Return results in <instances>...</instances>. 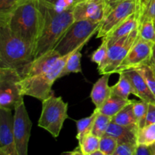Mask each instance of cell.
Returning <instances> with one entry per match:
<instances>
[{
  "label": "cell",
  "instance_id": "1",
  "mask_svg": "<svg viewBox=\"0 0 155 155\" xmlns=\"http://www.w3.org/2000/svg\"><path fill=\"white\" fill-rule=\"evenodd\" d=\"M0 24L7 26L35 51L42 24V11L36 0H21L9 13L0 16Z\"/></svg>",
  "mask_w": 155,
  "mask_h": 155
},
{
  "label": "cell",
  "instance_id": "2",
  "mask_svg": "<svg viewBox=\"0 0 155 155\" xmlns=\"http://www.w3.org/2000/svg\"><path fill=\"white\" fill-rule=\"evenodd\" d=\"M39 4L42 14V24L35 48L34 59L53 50L62 36L75 21L73 6L59 12L51 6L40 2Z\"/></svg>",
  "mask_w": 155,
  "mask_h": 155
},
{
  "label": "cell",
  "instance_id": "3",
  "mask_svg": "<svg viewBox=\"0 0 155 155\" xmlns=\"http://www.w3.org/2000/svg\"><path fill=\"white\" fill-rule=\"evenodd\" d=\"M33 59V47L0 24V68H14L21 73Z\"/></svg>",
  "mask_w": 155,
  "mask_h": 155
},
{
  "label": "cell",
  "instance_id": "4",
  "mask_svg": "<svg viewBox=\"0 0 155 155\" xmlns=\"http://www.w3.org/2000/svg\"><path fill=\"white\" fill-rule=\"evenodd\" d=\"M71 54L61 56L53 68L48 71H44L34 77L22 78L21 86L23 95L33 97L41 101L48 98L51 94L53 84L60 78L61 74Z\"/></svg>",
  "mask_w": 155,
  "mask_h": 155
},
{
  "label": "cell",
  "instance_id": "5",
  "mask_svg": "<svg viewBox=\"0 0 155 155\" xmlns=\"http://www.w3.org/2000/svg\"><path fill=\"white\" fill-rule=\"evenodd\" d=\"M101 23L91 21H74L68 29L53 50L61 56L71 54L82 45H86L89 39L98 33Z\"/></svg>",
  "mask_w": 155,
  "mask_h": 155
},
{
  "label": "cell",
  "instance_id": "6",
  "mask_svg": "<svg viewBox=\"0 0 155 155\" xmlns=\"http://www.w3.org/2000/svg\"><path fill=\"white\" fill-rule=\"evenodd\" d=\"M68 103L61 97H56L51 93L42 101V111L38 126L54 138L58 137L65 120L68 118Z\"/></svg>",
  "mask_w": 155,
  "mask_h": 155
},
{
  "label": "cell",
  "instance_id": "7",
  "mask_svg": "<svg viewBox=\"0 0 155 155\" xmlns=\"http://www.w3.org/2000/svg\"><path fill=\"white\" fill-rule=\"evenodd\" d=\"M107 12L97 33V38L107 36L119 24L142 8V0H105Z\"/></svg>",
  "mask_w": 155,
  "mask_h": 155
},
{
  "label": "cell",
  "instance_id": "8",
  "mask_svg": "<svg viewBox=\"0 0 155 155\" xmlns=\"http://www.w3.org/2000/svg\"><path fill=\"white\" fill-rule=\"evenodd\" d=\"M19 71L14 68H0V107L15 108L24 98Z\"/></svg>",
  "mask_w": 155,
  "mask_h": 155
},
{
  "label": "cell",
  "instance_id": "9",
  "mask_svg": "<svg viewBox=\"0 0 155 155\" xmlns=\"http://www.w3.org/2000/svg\"><path fill=\"white\" fill-rule=\"evenodd\" d=\"M139 37V28L133 30L127 36L120 38L114 43L108 45L107 57L102 64L98 66V71L101 75L112 74L120 66L126 56Z\"/></svg>",
  "mask_w": 155,
  "mask_h": 155
},
{
  "label": "cell",
  "instance_id": "10",
  "mask_svg": "<svg viewBox=\"0 0 155 155\" xmlns=\"http://www.w3.org/2000/svg\"><path fill=\"white\" fill-rule=\"evenodd\" d=\"M14 110V135L18 155H28L32 122L26 109L24 98L15 105Z\"/></svg>",
  "mask_w": 155,
  "mask_h": 155
},
{
  "label": "cell",
  "instance_id": "11",
  "mask_svg": "<svg viewBox=\"0 0 155 155\" xmlns=\"http://www.w3.org/2000/svg\"><path fill=\"white\" fill-rule=\"evenodd\" d=\"M153 45L154 42L139 37L137 42L130 49L120 66L115 70L114 74H120L130 70L137 69L148 64L151 60Z\"/></svg>",
  "mask_w": 155,
  "mask_h": 155
},
{
  "label": "cell",
  "instance_id": "12",
  "mask_svg": "<svg viewBox=\"0 0 155 155\" xmlns=\"http://www.w3.org/2000/svg\"><path fill=\"white\" fill-rule=\"evenodd\" d=\"M105 0H77L73 5V15L77 21L102 23L107 15Z\"/></svg>",
  "mask_w": 155,
  "mask_h": 155
},
{
  "label": "cell",
  "instance_id": "13",
  "mask_svg": "<svg viewBox=\"0 0 155 155\" xmlns=\"http://www.w3.org/2000/svg\"><path fill=\"white\" fill-rule=\"evenodd\" d=\"M0 151L8 155H18L14 135L12 109L0 107Z\"/></svg>",
  "mask_w": 155,
  "mask_h": 155
},
{
  "label": "cell",
  "instance_id": "14",
  "mask_svg": "<svg viewBox=\"0 0 155 155\" xmlns=\"http://www.w3.org/2000/svg\"><path fill=\"white\" fill-rule=\"evenodd\" d=\"M61 56L54 50H51L40 57L33 59L21 72L22 78L34 77L53 68Z\"/></svg>",
  "mask_w": 155,
  "mask_h": 155
},
{
  "label": "cell",
  "instance_id": "15",
  "mask_svg": "<svg viewBox=\"0 0 155 155\" xmlns=\"http://www.w3.org/2000/svg\"><path fill=\"white\" fill-rule=\"evenodd\" d=\"M143 4V2H142ZM142 15V7L136 13L133 14L131 16L123 21L120 24L117 26L112 32L103 38H105L108 41V45L114 43L120 38L127 36L133 30L139 27L141 22V18Z\"/></svg>",
  "mask_w": 155,
  "mask_h": 155
},
{
  "label": "cell",
  "instance_id": "16",
  "mask_svg": "<svg viewBox=\"0 0 155 155\" xmlns=\"http://www.w3.org/2000/svg\"><path fill=\"white\" fill-rule=\"evenodd\" d=\"M134 89V95L149 104H155V96L140 73L136 69L124 71Z\"/></svg>",
  "mask_w": 155,
  "mask_h": 155
},
{
  "label": "cell",
  "instance_id": "17",
  "mask_svg": "<svg viewBox=\"0 0 155 155\" xmlns=\"http://www.w3.org/2000/svg\"><path fill=\"white\" fill-rule=\"evenodd\" d=\"M139 130L138 126H121L111 122L105 135L114 138L118 144L137 143Z\"/></svg>",
  "mask_w": 155,
  "mask_h": 155
},
{
  "label": "cell",
  "instance_id": "18",
  "mask_svg": "<svg viewBox=\"0 0 155 155\" xmlns=\"http://www.w3.org/2000/svg\"><path fill=\"white\" fill-rule=\"evenodd\" d=\"M110 74H103L92 86L90 98L95 104V108L99 109L111 95V86L108 82Z\"/></svg>",
  "mask_w": 155,
  "mask_h": 155
},
{
  "label": "cell",
  "instance_id": "19",
  "mask_svg": "<svg viewBox=\"0 0 155 155\" xmlns=\"http://www.w3.org/2000/svg\"><path fill=\"white\" fill-rule=\"evenodd\" d=\"M133 100L124 99L120 97L111 95L103 104L102 107L98 109V110L100 113L112 118L117 114L119 113L124 107L133 102Z\"/></svg>",
  "mask_w": 155,
  "mask_h": 155
},
{
  "label": "cell",
  "instance_id": "20",
  "mask_svg": "<svg viewBox=\"0 0 155 155\" xmlns=\"http://www.w3.org/2000/svg\"><path fill=\"white\" fill-rule=\"evenodd\" d=\"M85 45H80L79 48L74 50L68 58V61L66 62L64 68L62 71L61 74L60 75V78L64 77V76L69 75L70 74H77V73L82 72L81 68V58L82 54L81 50Z\"/></svg>",
  "mask_w": 155,
  "mask_h": 155
},
{
  "label": "cell",
  "instance_id": "21",
  "mask_svg": "<svg viewBox=\"0 0 155 155\" xmlns=\"http://www.w3.org/2000/svg\"><path fill=\"white\" fill-rule=\"evenodd\" d=\"M119 80L117 83L111 86V95L120 97L124 99H129L131 94L134 95V89L131 82L124 72L119 74Z\"/></svg>",
  "mask_w": 155,
  "mask_h": 155
},
{
  "label": "cell",
  "instance_id": "22",
  "mask_svg": "<svg viewBox=\"0 0 155 155\" xmlns=\"http://www.w3.org/2000/svg\"><path fill=\"white\" fill-rule=\"evenodd\" d=\"M98 109L95 108L93 113L89 117L78 120L76 121L77 124V139L78 142H81L82 139L86 136L92 133L94 122L95 120L97 115L98 114Z\"/></svg>",
  "mask_w": 155,
  "mask_h": 155
},
{
  "label": "cell",
  "instance_id": "23",
  "mask_svg": "<svg viewBox=\"0 0 155 155\" xmlns=\"http://www.w3.org/2000/svg\"><path fill=\"white\" fill-rule=\"evenodd\" d=\"M133 101L113 117L111 122L121 126H138L137 120L133 110Z\"/></svg>",
  "mask_w": 155,
  "mask_h": 155
},
{
  "label": "cell",
  "instance_id": "24",
  "mask_svg": "<svg viewBox=\"0 0 155 155\" xmlns=\"http://www.w3.org/2000/svg\"><path fill=\"white\" fill-rule=\"evenodd\" d=\"M139 30V37L141 39L155 43V27L154 20L142 17Z\"/></svg>",
  "mask_w": 155,
  "mask_h": 155
},
{
  "label": "cell",
  "instance_id": "25",
  "mask_svg": "<svg viewBox=\"0 0 155 155\" xmlns=\"http://www.w3.org/2000/svg\"><path fill=\"white\" fill-rule=\"evenodd\" d=\"M155 143V124L145 126L139 129L137 135V144L150 147Z\"/></svg>",
  "mask_w": 155,
  "mask_h": 155
},
{
  "label": "cell",
  "instance_id": "26",
  "mask_svg": "<svg viewBox=\"0 0 155 155\" xmlns=\"http://www.w3.org/2000/svg\"><path fill=\"white\" fill-rule=\"evenodd\" d=\"M100 139H101V138L95 136L91 133L86 135L82 139L81 142H79V146L80 147V148L85 154H90L99 150Z\"/></svg>",
  "mask_w": 155,
  "mask_h": 155
},
{
  "label": "cell",
  "instance_id": "27",
  "mask_svg": "<svg viewBox=\"0 0 155 155\" xmlns=\"http://www.w3.org/2000/svg\"><path fill=\"white\" fill-rule=\"evenodd\" d=\"M99 111V110H98ZM111 117L98 112L92 127V133L98 137L101 138L105 135L109 125L111 123Z\"/></svg>",
  "mask_w": 155,
  "mask_h": 155
},
{
  "label": "cell",
  "instance_id": "28",
  "mask_svg": "<svg viewBox=\"0 0 155 155\" xmlns=\"http://www.w3.org/2000/svg\"><path fill=\"white\" fill-rule=\"evenodd\" d=\"M149 103L144 101H133V110L135 117L137 120L138 127L139 129L142 128L146 124V116Z\"/></svg>",
  "mask_w": 155,
  "mask_h": 155
},
{
  "label": "cell",
  "instance_id": "29",
  "mask_svg": "<svg viewBox=\"0 0 155 155\" xmlns=\"http://www.w3.org/2000/svg\"><path fill=\"white\" fill-rule=\"evenodd\" d=\"M155 96V68L150 63L137 68Z\"/></svg>",
  "mask_w": 155,
  "mask_h": 155
},
{
  "label": "cell",
  "instance_id": "30",
  "mask_svg": "<svg viewBox=\"0 0 155 155\" xmlns=\"http://www.w3.org/2000/svg\"><path fill=\"white\" fill-rule=\"evenodd\" d=\"M118 146V142L107 135H104L100 139L99 150L107 155H113Z\"/></svg>",
  "mask_w": 155,
  "mask_h": 155
},
{
  "label": "cell",
  "instance_id": "31",
  "mask_svg": "<svg viewBox=\"0 0 155 155\" xmlns=\"http://www.w3.org/2000/svg\"><path fill=\"white\" fill-rule=\"evenodd\" d=\"M108 51V41L105 38H102L101 45L95 50L91 57L92 62L96 64L98 66L101 65L105 60Z\"/></svg>",
  "mask_w": 155,
  "mask_h": 155
},
{
  "label": "cell",
  "instance_id": "32",
  "mask_svg": "<svg viewBox=\"0 0 155 155\" xmlns=\"http://www.w3.org/2000/svg\"><path fill=\"white\" fill-rule=\"evenodd\" d=\"M137 143L118 144L116 151L113 155H134Z\"/></svg>",
  "mask_w": 155,
  "mask_h": 155
},
{
  "label": "cell",
  "instance_id": "33",
  "mask_svg": "<svg viewBox=\"0 0 155 155\" xmlns=\"http://www.w3.org/2000/svg\"><path fill=\"white\" fill-rule=\"evenodd\" d=\"M142 17L155 19V0H144Z\"/></svg>",
  "mask_w": 155,
  "mask_h": 155
},
{
  "label": "cell",
  "instance_id": "34",
  "mask_svg": "<svg viewBox=\"0 0 155 155\" xmlns=\"http://www.w3.org/2000/svg\"><path fill=\"white\" fill-rule=\"evenodd\" d=\"M21 0H0V16L7 15Z\"/></svg>",
  "mask_w": 155,
  "mask_h": 155
},
{
  "label": "cell",
  "instance_id": "35",
  "mask_svg": "<svg viewBox=\"0 0 155 155\" xmlns=\"http://www.w3.org/2000/svg\"><path fill=\"white\" fill-rule=\"evenodd\" d=\"M155 124V104H149L146 116L145 126Z\"/></svg>",
  "mask_w": 155,
  "mask_h": 155
},
{
  "label": "cell",
  "instance_id": "36",
  "mask_svg": "<svg viewBox=\"0 0 155 155\" xmlns=\"http://www.w3.org/2000/svg\"><path fill=\"white\" fill-rule=\"evenodd\" d=\"M134 155H151L150 147L137 144Z\"/></svg>",
  "mask_w": 155,
  "mask_h": 155
},
{
  "label": "cell",
  "instance_id": "37",
  "mask_svg": "<svg viewBox=\"0 0 155 155\" xmlns=\"http://www.w3.org/2000/svg\"><path fill=\"white\" fill-rule=\"evenodd\" d=\"M61 155H86V154L83 152V151L81 150L80 147L78 146L77 148H76L75 149L73 150V151L64 152Z\"/></svg>",
  "mask_w": 155,
  "mask_h": 155
},
{
  "label": "cell",
  "instance_id": "38",
  "mask_svg": "<svg viewBox=\"0 0 155 155\" xmlns=\"http://www.w3.org/2000/svg\"><path fill=\"white\" fill-rule=\"evenodd\" d=\"M36 1H38L39 2H40V3H42V4L46 5H49V6H51V7H52V6L54 5L56 2H57L58 0H36Z\"/></svg>",
  "mask_w": 155,
  "mask_h": 155
},
{
  "label": "cell",
  "instance_id": "39",
  "mask_svg": "<svg viewBox=\"0 0 155 155\" xmlns=\"http://www.w3.org/2000/svg\"><path fill=\"white\" fill-rule=\"evenodd\" d=\"M149 63L155 68V43H154V45H153L152 53H151V60H150Z\"/></svg>",
  "mask_w": 155,
  "mask_h": 155
},
{
  "label": "cell",
  "instance_id": "40",
  "mask_svg": "<svg viewBox=\"0 0 155 155\" xmlns=\"http://www.w3.org/2000/svg\"><path fill=\"white\" fill-rule=\"evenodd\" d=\"M88 155H107V154H104V152H102V151H100V150H98V151H95V152L92 153V154H88Z\"/></svg>",
  "mask_w": 155,
  "mask_h": 155
},
{
  "label": "cell",
  "instance_id": "41",
  "mask_svg": "<svg viewBox=\"0 0 155 155\" xmlns=\"http://www.w3.org/2000/svg\"><path fill=\"white\" fill-rule=\"evenodd\" d=\"M150 150H151V155H155V143L150 146Z\"/></svg>",
  "mask_w": 155,
  "mask_h": 155
},
{
  "label": "cell",
  "instance_id": "42",
  "mask_svg": "<svg viewBox=\"0 0 155 155\" xmlns=\"http://www.w3.org/2000/svg\"><path fill=\"white\" fill-rule=\"evenodd\" d=\"M0 155H8V154H6V153L5 152H2V151H0Z\"/></svg>",
  "mask_w": 155,
  "mask_h": 155
},
{
  "label": "cell",
  "instance_id": "43",
  "mask_svg": "<svg viewBox=\"0 0 155 155\" xmlns=\"http://www.w3.org/2000/svg\"><path fill=\"white\" fill-rule=\"evenodd\" d=\"M154 27H155V19L154 20Z\"/></svg>",
  "mask_w": 155,
  "mask_h": 155
},
{
  "label": "cell",
  "instance_id": "44",
  "mask_svg": "<svg viewBox=\"0 0 155 155\" xmlns=\"http://www.w3.org/2000/svg\"><path fill=\"white\" fill-rule=\"evenodd\" d=\"M142 1H144V0H142Z\"/></svg>",
  "mask_w": 155,
  "mask_h": 155
}]
</instances>
